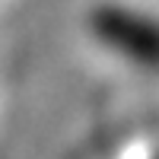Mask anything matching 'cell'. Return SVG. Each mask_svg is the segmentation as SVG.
I'll list each match as a JSON object with an SVG mask.
<instances>
[{
	"label": "cell",
	"mask_w": 159,
	"mask_h": 159,
	"mask_svg": "<svg viewBox=\"0 0 159 159\" xmlns=\"http://www.w3.org/2000/svg\"><path fill=\"white\" fill-rule=\"evenodd\" d=\"M92 29L124 57H134L140 64H150V67L159 64V22H150L130 10L102 7L92 16Z\"/></svg>",
	"instance_id": "obj_1"
}]
</instances>
